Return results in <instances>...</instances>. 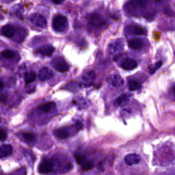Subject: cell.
<instances>
[{"label": "cell", "instance_id": "obj_25", "mask_svg": "<svg viewBox=\"0 0 175 175\" xmlns=\"http://www.w3.org/2000/svg\"><path fill=\"white\" fill-rule=\"evenodd\" d=\"M134 33L135 34H137V35H140V36H142V35H144L145 34V29L142 28V27L141 26H135V28H134Z\"/></svg>", "mask_w": 175, "mask_h": 175}, {"label": "cell", "instance_id": "obj_9", "mask_svg": "<svg viewBox=\"0 0 175 175\" xmlns=\"http://www.w3.org/2000/svg\"><path fill=\"white\" fill-rule=\"evenodd\" d=\"M140 155L135 153H131L126 155L125 158H124V162L127 165H133L138 164L140 162Z\"/></svg>", "mask_w": 175, "mask_h": 175}, {"label": "cell", "instance_id": "obj_26", "mask_svg": "<svg viewBox=\"0 0 175 175\" xmlns=\"http://www.w3.org/2000/svg\"><path fill=\"white\" fill-rule=\"evenodd\" d=\"M162 61H159L158 62H157V63L154 65L153 67L150 68V70H149V73L151 75H153V74L155 72V71L158 70V69H159L160 67H162Z\"/></svg>", "mask_w": 175, "mask_h": 175}, {"label": "cell", "instance_id": "obj_30", "mask_svg": "<svg viewBox=\"0 0 175 175\" xmlns=\"http://www.w3.org/2000/svg\"><path fill=\"white\" fill-rule=\"evenodd\" d=\"M75 127H77V129H82V123L80 122V121H77L76 123H75Z\"/></svg>", "mask_w": 175, "mask_h": 175}, {"label": "cell", "instance_id": "obj_22", "mask_svg": "<svg viewBox=\"0 0 175 175\" xmlns=\"http://www.w3.org/2000/svg\"><path fill=\"white\" fill-rule=\"evenodd\" d=\"M53 105V103L52 102L43 103V104H41L38 106V109H39L40 111H42L43 112H44V113H48V112L51 110V107Z\"/></svg>", "mask_w": 175, "mask_h": 175}, {"label": "cell", "instance_id": "obj_15", "mask_svg": "<svg viewBox=\"0 0 175 175\" xmlns=\"http://www.w3.org/2000/svg\"><path fill=\"white\" fill-rule=\"evenodd\" d=\"M55 49L54 47L50 45H46L43 46L37 50L38 53H40L42 55L44 56H49L51 55L52 53L54 52Z\"/></svg>", "mask_w": 175, "mask_h": 175}, {"label": "cell", "instance_id": "obj_23", "mask_svg": "<svg viewBox=\"0 0 175 175\" xmlns=\"http://www.w3.org/2000/svg\"><path fill=\"white\" fill-rule=\"evenodd\" d=\"M82 169L84 171H89L93 168V163L89 160H85V161L81 164Z\"/></svg>", "mask_w": 175, "mask_h": 175}, {"label": "cell", "instance_id": "obj_5", "mask_svg": "<svg viewBox=\"0 0 175 175\" xmlns=\"http://www.w3.org/2000/svg\"><path fill=\"white\" fill-rule=\"evenodd\" d=\"M95 73L94 71H90V72L85 74L82 78V81L81 83V86L82 88H88L93 85V82L95 79Z\"/></svg>", "mask_w": 175, "mask_h": 175}, {"label": "cell", "instance_id": "obj_1", "mask_svg": "<svg viewBox=\"0 0 175 175\" xmlns=\"http://www.w3.org/2000/svg\"><path fill=\"white\" fill-rule=\"evenodd\" d=\"M67 25L68 21L67 17L62 14L55 16L53 20V28L58 32H64L67 28Z\"/></svg>", "mask_w": 175, "mask_h": 175}, {"label": "cell", "instance_id": "obj_2", "mask_svg": "<svg viewBox=\"0 0 175 175\" xmlns=\"http://www.w3.org/2000/svg\"><path fill=\"white\" fill-rule=\"evenodd\" d=\"M88 21L90 25L97 28H101L106 24L105 19L97 13H92L88 16Z\"/></svg>", "mask_w": 175, "mask_h": 175}, {"label": "cell", "instance_id": "obj_7", "mask_svg": "<svg viewBox=\"0 0 175 175\" xmlns=\"http://www.w3.org/2000/svg\"><path fill=\"white\" fill-rule=\"evenodd\" d=\"M107 82L109 85L114 87H120L124 84L123 79L119 75H110L107 79Z\"/></svg>", "mask_w": 175, "mask_h": 175}, {"label": "cell", "instance_id": "obj_33", "mask_svg": "<svg viewBox=\"0 0 175 175\" xmlns=\"http://www.w3.org/2000/svg\"><path fill=\"white\" fill-rule=\"evenodd\" d=\"M173 91H174V94H175V86L173 87Z\"/></svg>", "mask_w": 175, "mask_h": 175}, {"label": "cell", "instance_id": "obj_14", "mask_svg": "<svg viewBox=\"0 0 175 175\" xmlns=\"http://www.w3.org/2000/svg\"><path fill=\"white\" fill-rule=\"evenodd\" d=\"M54 67L56 70L60 73L67 72L69 70V66L64 60H58L54 64Z\"/></svg>", "mask_w": 175, "mask_h": 175}, {"label": "cell", "instance_id": "obj_20", "mask_svg": "<svg viewBox=\"0 0 175 175\" xmlns=\"http://www.w3.org/2000/svg\"><path fill=\"white\" fill-rule=\"evenodd\" d=\"M22 135L24 140L27 142H28V143H33L36 140L35 135H34V133L31 132H24L23 133Z\"/></svg>", "mask_w": 175, "mask_h": 175}, {"label": "cell", "instance_id": "obj_31", "mask_svg": "<svg viewBox=\"0 0 175 175\" xmlns=\"http://www.w3.org/2000/svg\"><path fill=\"white\" fill-rule=\"evenodd\" d=\"M64 0H52V2L54 3L55 4H60Z\"/></svg>", "mask_w": 175, "mask_h": 175}, {"label": "cell", "instance_id": "obj_11", "mask_svg": "<svg viewBox=\"0 0 175 175\" xmlns=\"http://www.w3.org/2000/svg\"><path fill=\"white\" fill-rule=\"evenodd\" d=\"M2 34L7 38H12L15 34V29L11 25H6L1 29Z\"/></svg>", "mask_w": 175, "mask_h": 175}, {"label": "cell", "instance_id": "obj_29", "mask_svg": "<svg viewBox=\"0 0 175 175\" xmlns=\"http://www.w3.org/2000/svg\"><path fill=\"white\" fill-rule=\"evenodd\" d=\"M8 99L7 93H2L0 94V102L2 103H6Z\"/></svg>", "mask_w": 175, "mask_h": 175}, {"label": "cell", "instance_id": "obj_4", "mask_svg": "<svg viewBox=\"0 0 175 175\" xmlns=\"http://www.w3.org/2000/svg\"><path fill=\"white\" fill-rule=\"evenodd\" d=\"M124 48V43L122 40L118 39L112 43L108 47V51L112 55L117 54L121 52Z\"/></svg>", "mask_w": 175, "mask_h": 175}, {"label": "cell", "instance_id": "obj_21", "mask_svg": "<svg viewBox=\"0 0 175 175\" xmlns=\"http://www.w3.org/2000/svg\"><path fill=\"white\" fill-rule=\"evenodd\" d=\"M36 78V73L34 72H29L26 73L24 75V79L25 84H28L32 83L35 81Z\"/></svg>", "mask_w": 175, "mask_h": 175}, {"label": "cell", "instance_id": "obj_12", "mask_svg": "<svg viewBox=\"0 0 175 175\" xmlns=\"http://www.w3.org/2000/svg\"><path fill=\"white\" fill-rule=\"evenodd\" d=\"M128 45L129 48L134 50H138L142 49V46H143V42L140 38H135L130 39L128 41Z\"/></svg>", "mask_w": 175, "mask_h": 175}, {"label": "cell", "instance_id": "obj_8", "mask_svg": "<svg viewBox=\"0 0 175 175\" xmlns=\"http://www.w3.org/2000/svg\"><path fill=\"white\" fill-rule=\"evenodd\" d=\"M53 77V73L51 70L47 67H43L39 70L38 73V78L40 81H47L51 79Z\"/></svg>", "mask_w": 175, "mask_h": 175}, {"label": "cell", "instance_id": "obj_17", "mask_svg": "<svg viewBox=\"0 0 175 175\" xmlns=\"http://www.w3.org/2000/svg\"><path fill=\"white\" fill-rule=\"evenodd\" d=\"M55 135L56 137L60 139H67L69 137V132L65 128H61L55 131Z\"/></svg>", "mask_w": 175, "mask_h": 175}, {"label": "cell", "instance_id": "obj_27", "mask_svg": "<svg viewBox=\"0 0 175 175\" xmlns=\"http://www.w3.org/2000/svg\"><path fill=\"white\" fill-rule=\"evenodd\" d=\"M75 158L76 159L77 162H78V164H82V163L86 160V158L84 156L78 155V154H75Z\"/></svg>", "mask_w": 175, "mask_h": 175}, {"label": "cell", "instance_id": "obj_10", "mask_svg": "<svg viewBox=\"0 0 175 175\" xmlns=\"http://www.w3.org/2000/svg\"><path fill=\"white\" fill-rule=\"evenodd\" d=\"M121 67L123 69L127 70H131L135 69L138 67V64L135 60L131 58H125L122 62Z\"/></svg>", "mask_w": 175, "mask_h": 175}, {"label": "cell", "instance_id": "obj_34", "mask_svg": "<svg viewBox=\"0 0 175 175\" xmlns=\"http://www.w3.org/2000/svg\"><path fill=\"white\" fill-rule=\"evenodd\" d=\"M154 1H155V2H161V1H162V0H154Z\"/></svg>", "mask_w": 175, "mask_h": 175}, {"label": "cell", "instance_id": "obj_35", "mask_svg": "<svg viewBox=\"0 0 175 175\" xmlns=\"http://www.w3.org/2000/svg\"><path fill=\"white\" fill-rule=\"evenodd\" d=\"M83 101H84V100H83V101H82V102H83ZM81 103H82V102H80V104H81ZM78 103L79 104V101H78Z\"/></svg>", "mask_w": 175, "mask_h": 175}, {"label": "cell", "instance_id": "obj_32", "mask_svg": "<svg viewBox=\"0 0 175 175\" xmlns=\"http://www.w3.org/2000/svg\"><path fill=\"white\" fill-rule=\"evenodd\" d=\"M4 88V84L0 80V90H2Z\"/></svg>", "mask_w": 175, "mask_h": 175}, {"label": "cell", "instance_id": "obj_18", "mask_svg": "<svg viewBox=\"0 0 175 175\" xmlns=\"http://www.w3.org/2000/svg\"><path fill=\"white\" fill-rule=\"evenodd\" d=\"M148 0H131V4L135 8H142L146 6Z\"/></svg>", "mask_w": 175, "mask_h": 175}, {"label": "cell", "instance_id": "obj_19", "mask_svg": "<svg viewBox=\"0 0 175 175\" xmlns=\"http://www.w3.org/2000/svg\"><path fill=\"white\" fill-rule=\"evenodd\" d=\"M129 87L130 90L132 91L139 90L142 88V84L140 82L137 81V80H131L129 83Z\"/></svg>", "mask_w": 175, "mask_h": 175}, {"label": "cell", "instance_id": "obj_28", "mask_svg": "<svg viewBox=\"0 0 175 175\" xmlns=\"http://www.w3.org/2000/svg\"><path fill=\"white\" fill-rule=\"evenodd\" d=\"M7 139V133L3 129H0V140L4 141Z\"/></svg>", "mask_w": 175, "mask_h": 175}, {"label": "cell", "instance_id": "obj_3", "mask_svg": "<svg viewBox=\"0 0 175 175\" xmlns=\"http://www.w3.org/2000/svg\"><path fill=\"white\" fill-rule=\"evenodd\" d=\"M30 21L36 26L40 28H45L47 22L45 18L38 13H34L30 16Z\"/></svg>", "mask_w": 175, "mask_h": 175}, {"label": "cell", "instance_id": "obj_6", "mask_svg": "<svg viewBox=\"0 0 175 175\" xmlns=\"http://www.w3.org/2000/svg\"><path fill=\"white\" fill-rule=\"evenodd\" d=\"M53 163L50 160H44L38 166V172L41 174H47L53 170Z\"/></svg>", "mask_w": 175, "mask_h": 175}, {"label": "cell", "instance_id": "obj_13", "mask_svg": "<svg viewBox=\"0 0 175 175\" xmlns=\"http://www.w3.org/2000/svg\"><path fill=\"white\" fill-rule=\"evenodd\" d=\"M13 153V147L11 145L4 144L0 147V158H6Z\"/></svg>", "mask_w": 175, "mask_h": 175}, {"label": "cell", "instance_id": "obj_16", "mask_svg": "<svg viewBox=\"0 0 175 175\" xmlns=\"http://www.w3.org/2000/svg\"><path fill=\"white\" fill-rule=\"evenodd\" d=\"M130 97H131V95L128 94H122V95H120L119 97H118L117 99L115 100L114 105L116 107H118L125 104V103L129 101Z\"/></svg>", "mask_w": 175, "mask_h": 175}, {"label": "cell", "instance_id": "obj_24", "mask_svg": "<svg viewBox=\"0 0 175 175\" xmlns=\"http://www.w3.org/2000/svg\"><path fill=\"white\" fill-rule=\"evenodd\" d=\"M1 54L3 57L6 59H13L14 58V56H15V54H14V53L13 51L8 49L3 51Z\"/></svg>", "mask_w": 175, "mask_h": 175}]
</instances>
